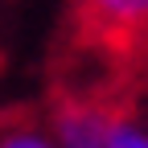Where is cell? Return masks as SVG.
<instances>
[{
    "label": "cell",
    "instance_id": "obj_1",
    "mask_svg": "<svg viewBox=\"0 0 148 148\" xmlns=\"http://www.w3.org/2000/svg\"><path fill=\"white\" fill-rule=\"evenodd\" d=\"M49 136L58 148H148V123L78 99L53 115Z\"/></svg>",
    "mask_w": 148,
    "mask_h": 148
},
{
    "label": "cell",
    "instance_id": "obj_2",
    "mask_svg": "<svg viewBox=\"0 0 148 148\" xmlns=\"http://www.w3.org/2000/svg\"><path fill=\"white\" fill-rule=\"evenodd\" d=\"M82 16L99 33H140L148 29V0H82Z\"/></svg>",
    "mask_w": 148,
    "mask_h": 148
},
{
    "label": "cell",
    "instance_id": "obj_3",
    "mask_svg": "<svg viewBox=\"0 0 148 148\" xmlns=\"http://www.w3.org/2000/svg\"><path fill=\"white\" fill-rule=\"evenodd\" d=\"M0 148H58V144H53L49 127L41 123H16L0 132Z\"/></svg>",
    "mask_w": 148,
    "mask_h": 148
}]
</instances>
